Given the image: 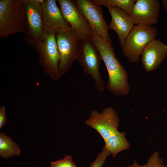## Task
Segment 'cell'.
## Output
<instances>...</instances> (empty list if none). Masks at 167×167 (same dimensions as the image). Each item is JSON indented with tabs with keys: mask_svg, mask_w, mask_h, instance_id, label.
Segmentation results:
<instances>
[{
	"mask_svg": "<svg viewBox=\"0 0 167 167\" xmlns=\"http://www.w3.org/2000/svg\"><path fill=\"white\" fill-rule=\"evenodd\" d=\"M85 123L101 136L105 147L113 158L120 152L130 148V143L126 138V133L119 132L118 130L119 118L117 112L112 107L105 108L101 112L96 110H91Z\"/></svg>",
	"mask_w": 167,
	"mask_h": 167,
	"instance_id": "6da1fadb",
	"label": "cell"
},
{
	"mask_svg": "<svg viewBox=\"0 0 167 167\" xmlns=\"http://www.w3.org/2000/svg\"><path fill=\"white\" fill-rule=\"evenodd\" d=\"M90 39L98 51L106 68L107 89L117 96L127 95L130 91L127 73L116 57L111 42L105 40L92 30Z\"/></svg>",
	"mask_w": 167,
	"mask_h": 167,
	"instance_id": "7a4b0ae2",
	"label": "cell"
},
{
	"mask_svg": "<svg viewBox=\"0 0 167 167\" xmlns=\"http://www.w3.org/2000/svg\"><path fill=\"white\" fill-rule=\"evenodd\" d=\"M26 26L24 0H0V38L24 33Z\"/></svg>",
	"mask_w": 167,
	"mask_h": 167,
	"instance_id": "3957f363",
	"label": "cell"
},
{
	"mask_svg": "<svg viewBox=\"0 0 167 167\" xmlns=\"http://www.w3.org/2000/svg\"><path fill=\"white\" fill-rule=\"evenodd\" d=\"M157 34V29L152 26H134L122 48L124 56L130 62H138L145 48L155 39Z\"/></svg>",
	"mask_w": 167,
	"mask_h": 167,
	"instance_id": "277c9868",
	"label": "cell"
},
{
	"mask_svg": "<svg viewBox=\"0 0 167 167\" xmlns=\"http://www.w3.org/2000/svg\"><path fill=\"white\" fill-rule=\"evenodd\" d=\"M59 56L58 70L59 75L65 73L79 55L81 41L71 28L56 34Z\"/></svg>",
	"mask_w": 167,
	"mask_h": 167,
	"instance_id": "5b68a950",
	"label": "cell"
},
{
	"mask_svg": "<svg viewBox=\"0 0 167 167\" xmlns=\"http://www.w3.org/2000/svg\"><path fill=\"white\" fill-rule=\"evenodd\" d=\"M43 0H24L26 26L24 38L28 45L35 48L44 34L42 3Z\"/></svg>",
	"mask_w": 167,
	"mask_h": 167,
	"instance_id": "8992f818",
	"label": "cell"
},
{
	"mask_svg": "<svg viewBox=\"0 0 167 167\" xmlns=\"http://www.w3.org/2000/svg\"><path fill=\"white\" fill-rule=\"evenodd\" d=\"M85 73L94 80L96 89L100 92L105 89V82L100 71L101 58L90 39L81 41L80 51L77 59Z\"/></svg>",
	"mask_w": 167,
	"mask_h": 167,
	"instance_id": "52a82bcc",
	"label": "cell"
},
{
	"mask_svg": "<svg viewBox=\"0 0 167 167\" xmlns=\"http://www.w3.org/2000/svg\"><path fill=\"white\" fill-rule=\"evenodd\" d=\"M74 1L91 29L105 40L111 42L109 35V27L104 19L101 6L96 4L93 0Z\"/></svg>",
	"mask_w": 167,
	"mask_h": 167,
	"instance_id": "ba28073f",
	"label": "cell"
},
{
	"mask_svg": "<svg viewBox=\"0 0 167 167\" xmlns=\"http://www.w3.org/2000/svg\"><path fill=\"white\" fill-rule=\"evenodd\" d=\"M63 17L81 41L90 39L92 30L74 0H58Z\"/></svg>",
	"mask_w": 167,
	"mask_h": 167,
	"instance_id": "9c48e42d",
	"label": "cell"
},
{
	"mask_svg": "<svg viewBox=\"0 0 167 167\" xmlns=\"http://www.w3.org/2000/svg\"><path fill=\"white\" fill-rule=\"evenodd\" d=\"M44 33H54L71 28L63 17L55 0H43L42 3Z\"/></svg>",
	"mask_w": 167,
	"mask_h": 167,
	"instance_id": "30bf717a",
	"label": "cell"
},
{
	"mask_svg": "<svg viewBox=\"0 0 167 167\" xmlns=\"http://www.w3.org/2000/svg\"><path fill=\"white\" fill-rule=\"evenodd\" d=\"M35 48L45 67L57 77H58L59 75L58 70L59 56L56 34L44 33L40 42Z\"/></svg>",
	"mask_w": 167,
	"mask_h": 167,
	"instance_id": "8fae6325",
	"label": "cell"
},
{
	"mask_svg": "<svg viewBox=\"0 0 167 167\" xmlns=\"http://www.w3.org/2000/svg\"><path fill=\"white\" fill-rule=\"evenodd\" d=\"M160 7L158 0H137L130 16L134 24L152 26L158 22Z\"/></svg>",
	"mask_w": 167,
	"mask_h": 167,
	"instance_id": "7c38bea8",
	"label": "cell"
},
{
	"mask_svg": "<svg viewBox=\"0 0 167 167\" xmlns=\"http://www.w3.org/2000/svg\"><path fill=\"white\" fill-rule=\"evenodd\" d=\"M167 57V46L160 39H155L143 50L141 58L142 66L148 72L154 71Z\"/></svg>",
	"mask_w": 167,
	"mask_h": 167,
	"instance_id": "4fadbf2b",
	"label": "cell"
},
{
	"mask_svg": "<svg viewBox=\"0 0 167 167\" xmlns=\"http://www.w3.org/2000/svg\"><path fill=\"white\" fill-rule=\"evenodd\" d=\"M111 17L109 28L117 34L120 45L122 48L126 38L132 30L134 24L130 15L117 7H106Z\"/></svg>",
	"mask_w": 167,
	"mask_h": 167,
	"instance_id": "5bb4252c",
	"label": "cell"
},
{
	"mask_svg": "<svg viewBox=\"0 0 167 167\" xmlns=\"http://www.w3.org/2000/svg\"><path fill=\"white\" fill-rule=\"evenodd\" d=\"M21 152L18 143L2 132H0V157L7 159L11 157L19 156Z\"/></svg>",
	"mask_w": 167,
	"mask_h": 167,
	"instance_id": "9a60e30c",
	"label": "cell"
},
{
	"mask_svg": "<svg viewBox=\"0 0 167 167\" xmlns=\"http://www.w3.org/2000/svg\"><path fill=\"white\" fill-rule=\"evenodd\" d=\"M100 6L117 7L130 15L136 1L135 0H93Z\"/></svg>",
	"mask_w": 167,
	"mask_h": 167,
	"instance_id": "2e32d148",
	"label": "cell"
},
{
	"mask_svg": "<svg viewBox=\"0 0 167 167\" xmlns=\"http://www.w3.org/2000/svg\"><path fill=\"white\" fill-rule=\"evenodd\" d=\"M50 167H77L71 156L65 155L59 160L50 162Z\"/></svg>",
	"mask_w": 167,
	"mask_h": 167,
	"instance_id": "e0dca14e",
	"label": "cell"
},
{
	"mask_svg": "<svg viewBox=\"0 0 167 167\" xmlns=\"http://www.w3.org/2000/svg\"><path fill=\"white\" fill-rule=\"evenodd\" d=\"M111 154L104 146L101 152L98 154L95 160L91 163L89 167H102L107 157Z\"/></svg>",
	"mask_w": 167,
	"mask_h": 167,
	"instance_id": "ac0fdd59",
	"label": "cell"
},
{
	"mask_svg": "<svg viewBox=\"0 0 167 167\" xmlns=\"http://www.w3.org/2000/svg\"><path fill=\"white\" fill-rule=\"evenodd\" d=\"M163 162V159L160 157L159 152L155 151L150 156L146 164L147 167H167Z\"/></svg>",
	"mask_w": 167,
	"mask_h": 167,
	"instance_id": "d6986e66",
	"label": "cell"
},
{
	"mask_svg": "<svg viewBox=\"0 0 167 167\" xmlns=\"http://www.w3.org/2000/svg\"><path fill=\"white\" fill-rule=\"evenodd\" d=\"M6 121L5 109L4 107H0V129L4 126Z\"/></svg>",
	"mask_w": 167,
	"mask_h": 167,
	"instance_id": "ffe728a7",
	"label": "cell"
},
{
	"mask_svg": "<svg viewBox=\"0 0 167 167\" xmlns=\"http://www.w3.org/2000/svg\"><path fill=\"white\" fill-rule=\"evenodd\" d=\"M127 167H147L146 164L141 165L139 164L136 160H134L133 163L131 165H128Z\"/></svg>",
	"mask_w": 167,
	"mask_h": 167,
	"instance_id": "44dd1931",
	"label": "cell"
},
{
	"mask_svg": "<svg viewBox=\"0 0 167 167\" xmlns=\"http://www.w3.org/2000/svg\"><path fill=\"white\" fill-rule=\"evenodd\" d=\"M162 1L163 7L165 10L167 11V0H162Z\"/></svg>",
	"mask_w": 167,
	"mask_h": 167,
	"instance_id": "7402d4cb",
	"label": "cell"
},
{
	"mask_svg": "<svg viewBox=\"0 0 167 167\" xmlns=\"http://www.w3.org/2000/svg\"><path fill=\"white\" fill-rule=\"evenodd\" d=\"M37 167V166H34V167Z\"/></svg>",
	"mask_w": 167,
	"mask_h": 167,
	"instance_id": "603a6c76",
	"label": "cell"
}]
</instances>
